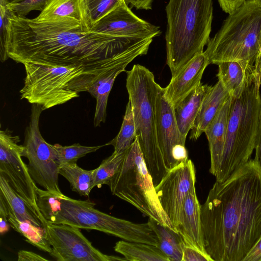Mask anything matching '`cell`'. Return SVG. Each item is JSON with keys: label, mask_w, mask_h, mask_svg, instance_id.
<instances>
[{"label": "cell", "mask_w": 261, "mask_h": 261, "mask_svg": "<svg viewBox=\"0 0 261 261\" xmlns=\"http://www.w3.org/2000/svg\"><path fill=\"white\" fill-rule=\"evenodd\" d=\"M8 9L9 35L0 58L2 62L10 58L21 64L34 62L106 70L132 61L153 40L92 32L72 19L37 21L17 16Z\"/></svg>", "instance_id": "6da1fadb"}, {"label": "cell", "mask_w": 261, "mask_h": 261, "mask_svg": "<svg viewBox=\"0 0 261 261\" xmlns=\"http://www.w3.org/2000/svg\"><path fill=\"white\" fill-rule=\"evenodd\" d=\"M201 219L214 261H243L261 237V167L255 160L216 181L201 205Z\"/></svg>", "instance_id": "7a4b0ae2"}, {"label": "cell", "mask_w": 261, "mask_h": 261, "mask_svg": "<svg viewBox=\"0 0 261 261\" xmlns=\"http://www.w3.org/2000/svg\"><path fill=\"white\" fill-rule=\"evenodd\" d=\"M165 40L172 76L203 52L210 39L213 18V0H169Z\"/></svg>", "instance_id": "3957f363"}, {"label": "cell", "mask_w": 261, "mask_h": 261, "mask_svg": "<svg viewBox=\"0 0 261 261\" xmlns=\"http://www.w3.org/2000/svg\"><path fill=\"white\" fill-rule=\"evenodd\" d=\"M261 74L249 75L237 97H231L226 136L216 181H223L250 160L258 138L261 114Z\"/></svg>", "instance_id": "277c9868"}, {"label": "cell", "mask_w": 261, "mask_h": 261, "mask_svg": "<svg viewBox=\"0 0 261 261\" xmlns=\"http://www.w3.org/2000/svg\"><path fill=\"white\" fill-rule=\"evenodd\" d=\"M204 51L209 64L238 61L259 69L261 0H246L224 21Z\"/></svg>", "instance_id": "5b68a950"}, {"label": "cell", "mask_w": 261, "mask_h": 261, "mask_svg": "<svg viewBox=\"0 0 261 261\" xmlns=\"http://www.w3.org/2000/svg\"><path fill=\"white\" fill-rule=\"evenodd\" d=\"M25 70L21 99L40 105L43 110L78 97L88 92L90 85L106 70H92L83 66L23 63Z\"/></svg>", "instance_id": "8992f818"}, {"label": "cell", "mask_w": 261, "mask_h": 261, "mask_svg": "<svg viewBox=\"0 0 261 261\" xmlns=\"http://www.w3.org/2000/svg\"><path fill=\"white\" fill-rule=\"evenodd\" d=\"M157 85L153 74L142 65L135 64L127 71L126 88L133 110L136 137L154 187L169 171L156 134Z\"/></svg>", "instance_id": "52a82bcc"}, {"label": "cell", "mask_w": 261, "mask_h": 261, "mask_svg": "<svg viewBox=\"0 0 261 261\" xmlns=\"http://www.w3.org/2000/svg\"><path fill=\"white\" fill-rule=\"evenodd\" d=\"M95 205L89 199L76 200L64 194L53 195L48 200L44 217L50 223L98 230L125 241L157 246V236L147 222L136 223L116 218L96 209Z\"/></svg>", "instance_id": "ba28073f"}, {"label": "cell", "mask_w": 261, "mask_h": 261, "mask_svg": "<svg viewBox=\"0 0 261 261\" xmlns=\"http://www.w3.org/2000/svg\"><path fill=\"white\" fill-rule=\"evenodd\" d=\"M108 186L113 195L131 204L144 215L177 231L160 203L137 137Z\"/></svg>", "instance_id": "9c48e42d"}, {"label": "cell", "mask_w": 261, "mask_h": 261, "mask_svg": "<svg viewBox=\"0 0 261 261\" xmlns=\"http://www.w3.org/2000/svg\"><path fill=\"white\" fill-rule=\"evenodd\" d=\"M30 121L25 130L23 156L29 161V172L36 184L51 194H63L59 186L60 166L56 162L53 145L43 139L39 126L42 107L32 104Z\"/></svg>", "instance_id": "30bf717a"}, {"label": "cell", "mask_w": 261, "mask_h": 261, "mask_svg": "<svg viewBox=\"0 0 261 261\" xmlns=\"http://www.w3.org/2000/svg\"><path fill=\"white\" fill-rule=\"evenodd\" d=\"M45 237L51 247L49 254L58 261H115L126 258L105 254L95 248L80 228L47 222Z\"/></svg>", "instance_id": "8fae6325"}, {"label": "cell", "mask_w": 261, "mask_h": 261, "mask_svg": "<svg viewBox=\"0 0 261 261\" xmlns=\"http://www.w3.org/2000/svg\"><path fill=\"white\" fill-rule=\"evenodd\" d=\"M20 138L8 129L0 131V174L4 175L14 191L27 203L39 210L37 202V187L23 161L24 146Z\"/></svg>", "instance_id": "7c38bea8"}, {"label": "cell", "mask_w": 261, "mask_h": 261, "mask_svg": "<svg viewBox=\"0 0 261 261\" xmlns=\"http://www.w3.org/2000/svg\"><path fill=\"white\" fill-rule=\"evenodd\" d=\"M155 119L158 144L169 170L188 159L185 146L186 138L179 130L174 108L166 97L164 88L158 84L155 94Z\"/></svg>", "instance_id": "4fadbf2b"}, {"label": "cell", "mask_w": 261, "mask_h": 261, "mask_svg": "<svg viewBox=\"0 0 261 261\" xmlns=\"http://www.w3.org/2000/svg\"><path fill=\"white\" fill-rule=\"evenodd\" d=\"M195 181L194 164L188 159L170 169L155 187L160 203L176 229L185 198L195 188Z\"/></svg>", "instance_id": "5bb4252c"}, {"label": "cell", "mask_w": 261, "mask_h": 261, "mask_svg": "<svg viewBox=\"0 0 261 261\" xmlns=\"http://www.w3.org/2000/svg\"><path fill=\"white\" fill-rule=\"evenodd\" d=\"M90 31L117 36L152 38L162 33L159 27L136 15L124 0Z\"/></svg>", "instance_id": "9a60e30c"}, {"label": "cell", "mask_w": 261, "mask_h": 261, "mask_svg": "<svg viewBox=\"0 0 261 261\" xmlns=\"http://www.w3.org/2000/svg\"><path fill=\"white\" fill-rule=\"evenodd\" d=\"M208 60L204 53L197 55L174 76L166 88L165 94L174 108L191 91L201 83Z\"/></svg>", "instance_id": "2e32d148"}, {"label": "cell", "mask_w": 261, "mask_h": 261, "mask_svg": "<svg viewBox=\"0 0 261 261\" xmlns=\"http://www.w3.org/2000/svg\"><path fill=\"white\" fill-rule=\"evenodd\" d=\"M176 229L186 245L207 253L202 229L201 205L197 197L195 188L190 192L185 198Z\"/></svg>", "instance_id": "e0dca14e"}, {"label": "cell", "mask_w": 261, "mask_h": 261, "mask_svg": "<svg viewBox=\"0 0 261 261\" xmlns=\"http://www.w3.org/2000/svg\"><path fill=\"white\" fill-rule=\"evenodd\" d=\"M231 100L230 96L204 132L208 141L210 152V172L215 177L218 173L223 154Z\"/></svg>", "instance_id": "ac0fdd59"}, {"label": "cell", "mask_w": 261, "mask_h": 261, "mask_svg": "<svg viewBox=\"0 0 261 261\" xmlns=\"http://www.w3.org/2000/svg\"><path fill=\"white\" fill-rule=\"evenodd\" d=\"M230 97L229 92L220 80L211 86L202 101L191 129L190 139L196 141L200 137Z\"/></svg>", "instance_id": "d6986e66"}, {"label": "cell", "mask_w": 261, "mask_h": 261, "mask_svg": "<svg viewBox=\"0 0 261 261\" xmlns=\"http://www.w3.org/2000/svg\"><path fill=\"white\" fill-rule=\"evenodd\" d=\"M130 62L125 61L113 66L100 74L89 86L88 92L95 98L96 101L94 126H98L106 121L108 97L114 82L120 73L125 71Z\"/></svg>", "instance_id": "ffe728a7"}, {"label": "cell", "mask_w": 261, "mask_h": 261, "mask_svg": "<svg viewBox=\"0 0 261 261\" xmlns=\"http://www.w3.org/2000/svg\"><path fill=\"white\" fill-rule=\"evenodd\" d=\"M0 194L4 197L10 210L19 220L44 229L47 221L40 211L30 205L12 188L6 178L0 174Z\"/></svg>", "instance_id": "44dd1931"}, {"label": "cell", "mask_w": 261, "mask_h": 261, "mask_svg": "<svg viewBox=\"0 0 261 261\" xmlns=\"http://www.w3.org/2000/svg\"><path fill=\"white\" fill-rule=\"evenodd\" d=\"M211 86L201 83L174 108L177 124L184 137L187 138L191 129L202 101Z\"/></svg>", "instance_id": "7402d4cb"}, {"label": "cell", "mask_w": 261, "mask_h": 261, "mask_svg": "<svg viewBox=\"0 0 261 261\" xmlns=\"http://www.w3.org/2000/svg\"><path fill=\"white\" fill-rule=\"evenodd\" d=\"M35 19L37 21L72 19L86 25L84 0H48L44 9Z\"/></svg>", "instance_id": "603a6c76"}, {"label": "cell", "mask_w": 261, "mask_h": 261, "mask_svg": "<svg viewBox=\"0 0 261 261\" xmlns=\"http://www.w3.org/2000/svg\"><path fill=\"white\" fill-rule=\"evenodd\" d=\"M217 65L218 80L222 82L231 97L238 96L250 74L259 69L238 61L222 62Z\"/></svg>", "instance_id": "cb8c5ba5"}, {"label": "cell", "mask_w": 261, "mask_h": 261, "mask_svg": "<svg viewBox=\"0 0 261 261\" xmlns=\"http://www.w3.org/2000/svg\"><path fill=\"white\" fill-rule=\"evenodd\" d=\"M147 223L157 236V247L168 257L169 261H182L185 244L178 232L150 217Z\"/></svg>", "instance_id": "d4e9b609"}, {"label": "cell", "mask_w": 261, "mask_h": 261, "mask_svg": "<svg viewBox=\"0 0 261 261\" xmlns=\"http://www.w3.org/2000/svg\"><path fill=\"white\" fill-rule=\"evenodd\" d=\"M114 249L127 260L169 261L168 257L157 246L150 244L119 241L116 242Z\"/></svg>", "instance_id": "484cf974"}, {"label": "cell", "mask_w": 261, "mask_h": 261, "mask_svg": "<svg viewBox=\"0 0 261 261\" xmlns=\"http://www.w3.org/2000/svg\"><path fill=\"white\" fill-rule=\"evenodd\" d=\"M96 169L87 170L76 163L65 164L60 166L59 174L69 182L71 190L80 196L89 197L93 185Z\"/></svg>", "instance_id": "4316f807"}, {"label": "cell", "mask_w": 261, "mask_h": 261, "mask_svg": "<svg viewBox=\"0 0 261 261\" xmlns=\"http://www.w3.org/2000/svg\"><path fill=\"white\" fill-rule=\"evenodd\" d=\"M8 211V221L10 226L22 236L27 242L50 254L52 249L45 237V230L28 222L19 220L14 216L9 207Z\"/></svg>", "instance_id": "83f0119b"}, {"label": "cell", "mask_w": 261, "mask_h": 261, "mask_svg": "<svg viewBox=\"0 0 261 261\" xmlns=\"http://www.w3.org/2000/svg\"><path fill=\"white\" fill-rule=\"evenodd\" d=\"M136 136L133 110L130 102L128 100L126 106L122 125L118 134L113 140L106 144V145L113 146L115 153L124 152L129 148Z\"/></svg>", "instance_id": "f1b7e54d"}, {"label": "cell", "mask_w": 261, "mask_h": 261, "mask_svg": "<svg viewBox=\"0 0 261 261\" xmlns=\"http://www.w3.org/2000/svg\"><path fill=\"white\" fill-rule=\"evenodd\" d=\"M103 145L86 146L75 143L70 146L53 145L56 152V162L60 166L65 164L76 163L77 160L86 154L95 152Z\"/></svg>", "instance_id": "f546056e"}, {"label": "cell", "mask_w": 261, "mask_h": 261, "mask_svg": "<svg viewBox=\"0 0 261 261\" xmlns=\"http://www.w3.org/2000/svg\"><path fill=\"white\" fill-rule=\"evenodd\" d=\"M122 0H84L87 29L91 28L120 4Z\"/></svg>", "instance_id": "4dcf8cb0"}, {"label": "cell", "mask_w": 261, "mask_h": 261, "mask_svg": "<svg viewBox=\"0 0 261 261\" xmlns=\"http://www.w3.org/2000/svg\"><path fill=\"white\" fill-rule=\"evenodd\" d=\"M126 151L120 153H113L103 160L96 168L93 187H101L103 185H109L113 176L118 171L124 160Z\"/></svg>", "instance_id": "1f68e13d"}, {"label": "cell", "mask_w": 261, "mask_h": 261, "mask_svg": "<svg viewBox=\"0 0 261 261\" xmlns=\"http://www.w3.org/2000/svg\"><path fill=\"white\" fill-rule=\"evenodd\" d=\"M48 0H23L16 3L6 5L7 8L17 16L25 17L32 10L42 11Z\"/></svg>", "instance_id": "d6a6232c"}, {"label": "cell", "mask_w": 261, "mask_h": 261, "mask_svg": "<svg viewBox=\"0 0 261 261\" xmlns=\"http://www.w3.org/2000/svg\"><path fill=\"white\" fill-rule=\"evenodd\" d=\"M8 13L6 4L0 2V58L4 54L8 39Z\"/></svg>", "instance_id": "836d02e7"}, {"label": "cell", "mask_w": 261, "mask_h": 261, "mask_svg": "<svg viewBox=\"0 0 261 261\" xmlns=\"http://www.w3.org/2000/svg\"><path fill=\"white\" fill-rule=\"evenodd\" d=\"M182 261H214L207 254L192 247L185 245Z\"/></svg>", "instance_id": "e575fe53"}, {"label": "cell", "mask_w": 261, "mask_h": 261, "mask_svg": "<svg viewBox=\"0 0 261 261\" xmlns=\"http://www.w3.org/2000/svg\"><path fill=\"white\" fill-rule=\"evenodd\" d=\"M8 205L3 195L0 194V233L1 235L7 232L11 227L8 221Z\"/></svg>", "instance_id": "d590c367"}, {"label": "cell", "mask_w": 261, "mask_h": 261, "mask_svg": "<svg viewBox=\"0 0 261 261\" xmlns=\"http://www.w3.org/2000/svg\"><path fill=\"white\" fill-rule=\"evenodd\" d=\"M223 11L229 14L241 6L246 0H217Z\"/></svg>", "instance_id": "8d00e7d4"}, {"label": "cell", "mask_w": 261, "mask_h": 261, "mask_svg": "<svg viewBox=\"0 0 261 261\" xmlns=\"http://www.w3.org/2000/svg\"><path fill=\"white\" fill-rule=\"evenodd\" d=\"M18 261H42L48 260L43 256L30 251L19 250L18 252Z\"/></svg>", "instance_id": "74e56055"}, {"label": "cell", "mask_w": 261, "mask_h": 261, "mask_svg": "<svg viewBox=\"0 0 261 261\" xmlns=\"http://www.w3.org/2000/svg\"><path fill=\"white\" fill-rule=\"evenodd\" d=\"M243 261H261V237L243 258Z\"/></svg>", "instance_id": "f35d334b"}, {"label": "cell", "mask_w": 261, "mask_h": 261, "mask_svg": "<svg viewBox=\"0 0 261 261\" xmlns=\"http://www.w3.org/2000/svg\"><path fill=\"white\" fill-rule=\"evenodd\" d=\"M128 6L135 7L137 10H151L154 0H124Z\"/></svg>", "instance_id": "ab89813d"}, {"label": "cell", "mask_w": 261, "mask_h": 261, "mask_svg": "<svg viewBox=\"0 0 261 261\" xmlns=\"http://www.w3.org/2000/svg\"><path fill=\"white\" fill-rule=\"evenodd\" d=\"M22 1H23V0H0V2H2L5 3L6 4H8L18 3Z\"/></svg>", "instance_id": "60d3db41"}, {"label": "cell", "mask_w": 261, "mask_h": 261, "mask_svg": "<svg viewBox=\"0 0 261 261\" xmlns=\"http://www.w3.org/2000/svg\"><path fill=\"white\" fill-rule=\"evenodd\" d=\"M259 71L261 74V52L259 57Z\"/></svg>", "instance_id": "b9f144b4"}, {"label": "cell", "mask_w": 261, "mask_h": 261, "mask_svg": "<svg viewBox=\"0 0 261 261\" xmlns=\"http://www.w3.org/2000/svg\"><path fill=\"white\" fill-rule=\"evenodd\" d=\"M260 100H261V81H260ZM256 162L259 164V165L261 167V159H260L259 160H258Z\"/></svg>", "instance_id": "7bdbcfd3"}]
</instances>
